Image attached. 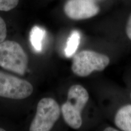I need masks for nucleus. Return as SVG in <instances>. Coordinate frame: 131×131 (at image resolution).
Instances as JSON below:
<instances>
[{
    "instance_id": "7ed1b4c3",
    "label": "nucleus",
    "mask_w": 131,
    "mask_h": 131,
    "mask_svg": "<svg viewBox=\"0 0 131 131\" xmlns=\"http://www.w3.org/2000/svg\"><path fill=\"white\" fill-rule=\"evenodd\" d=\"M110 59L107 55L92 50H83L73 58L72 70L81 77H88L94 71H102L109 65Z\"/></svg>"
},
{
    "instance_id": "1a4fd4ad",
    "label": "nucleus",
    "mask_w": 131,
    "mask_h": 131,
    "mask_svg": "<svg viewBox=\"0 0 131 131\" xmlns=\"http://www.w3.org/2000/svg\"><path fill=\"white\" fill-rule=\"evenodd\" d=\"M80 42V34L78 31L74 30L71 33L67 41L65 54L67 57H72L77 50Z\"/></svg>"
},
{
    "instance_id": "4468645a",
    "label": "nucleus",
    "mask_w": 131,
    "mask_h": 131,
    "mask_svg": "<svg viewBox=\"0 0 131 131\" xmlns=\"http://www.w3.org/2000/svg\"><path fill=\"white\" fill-rule=\"evenodd\" d=\"M0 131H5V129L3 128H0Z\"/></svg>"
},
{
    "instance_id": "20e7f679",
    "label": "nucleus",
    "mask_w": 131,
    "mask_h": 131,
    "mask_svg": "<svg viewBox=\"0 0 131 131\" xmlns=\"http://www.w3.org/2000/svg\"><path fill=\"white\" fill-rule=\"evenodd\" d=\"M61 109L52 98H44L37 104V112L29 127L30 131H49L60 117Z\"/></svg>"
},
{
    "instance_id": "6e6552de",
    "label": "nucleus",
    "mask_w": 131,
    "mask_h": 131,
    "mask_svg": "<svg viewBox=\"0 0 131 131\" xmlns=\"http://www.w3.org/2000/svg\"><path fill=\"white\" fill-rule=\"evenodd\" d=\"M46 32L38 26H34L30 33V41L33 48L37 52H41L42 41L45 37Z\"/></svg>"
},
{
    "instance_id": "2eb2a0df",
    "label": "nucleus",
    "mask_w": 131,
    "mask_h": 131,
    "mask_svg": "<svg viewBox=\"0 0 131 131\" xmlns=\"http://www.w3.org/2000/svg\"><path fill=\"white\" fill-rule=\"evenodd\" d=\"M130 97H131V95H130Z\"/></svg>"
},
{
    "instance_id": "f257e3e1",
    "label": "nucleus",
    "mask_w": 131,
    "mask_h": 131,
    "mask_svg": "<svg viewBox=\"0 0 131 131\" xmlns=\"http://www.w3.org/2000/svg\"><path fill=\"white\" fill-rule=\"evenodd\" d=\"M89 100V94L79 84L73 85L69 89L68 100L61 106V112L65 122L72 128L81 126V112Z\"/></svg>"
},
{
    "instance_id": "0eeeda50",
    "label": "nucleus",
    "mask_w": 131,
    "mask_h": 131,
    "mask_svg": "<svg viewBox=\"0 0 131 131\" xmlns=\"http://www.w3.org/2000/svg\"><path fill=\"white\" fill-rule=\"evenodd\" d=\"M115 125L124 131H131V105L123 106L115 117Z\"/></svg>"
},
{
    "instance_id": "f8f14e48",
    "label": "nucleus",
    "mask_w": 131,
    "mask_h": 131,
    "mask_svg": "<svg viewBox=\"0 0 131 131\" xmlns=\"http://www.w3.org/2000/svg\"><path fill=\"white\" fill-rule=\"evenodd\" d=\"M126 31V34L127 37L130 39V40H131V15L130 17H129L128 21H127Z\"/></svg>"
},
{
    "instance_id": "ddd939ff",
    "label": "nucleus",
    "mask_w": 131,
    "mask_h": 131,
    "mask_svg": "<svg viewBox=\"0 0 131 131\" xmlns=\"http://www.w3.org/2000/svg\"><path fill=\"white\" fill-rule=\"evenodd\" d=\"M104 130L105 131H117L118 130L115 128H113V127H107V128H106L105 129H104Z\"/></svg>"
},
{
    "instance_id": "9d476101",
    "label": "nucleus",
    "mask_w": 131,
    "mask_h": 131,
    "mask_svg": "<svg viewBox=\"0 0 131 131\" xmlns=\"http://www.w3.org/2000/svg\"><path fill=\"white\" fill-rule=\"evenodd\" d=\"M19 3V0H0V10H11L16 7Z\"/></svg>"
},
{
    "instance_id": "423d86ee",
    "label": "nucleus",
    "mask_w": 131,
    "mask_h": 131,
    "mask_svg": "<svg viewBox=\"0 0 131 131\" xmlns=\"http://www.w3.org/2000/svg\"><path fill=\"white\" fill-rule=\"evenodd\" d=\"M64 10L69 18L81 20L95 16L99 12L100 8L94 0H68Z\"/></svg>"
},
{
    "instance_id": "39448f33",
    "label": "nucleus",
    "mask_w": 131,
    "mask_h": 131,
    "mask_svg": "<svg viewBox=\"0 0 131 131\" xmlns=\"http://www.w3.org/2000/svg\"><path fill=\"white\" fill-rule=\"evenodd\" d=\"M33 91L34 88L29 81L0 70V96L23 100L29 97Z\"/></svg>"
},
{
    "instance_id": "f03ea898",
    "label": "nucleus",
    "mask_w": 131,
    "mask_h": 131,
    "mask_svg": "<svg viewBox=\"0 0 131 131\" xmlns=\"http://www.w3.org/2000/svg\"><path fill=\"white\" fill-rule=\"evenodd\" d=\"M29 58L21 46L14 41H4L0 43V66L20 75L27 69Z\"/></svg>"
},
{
    "instance_id": "9b49d317",
    "label": "nucleus",
    "mask_w": 131,
    "mask_h": 131,
    "mask_svg": "<svg viewBox=\"0 0 131 131\" xmlns=\"http://www.w3.org/2000/svg\"><path fill=\"white\" fill-rule=\"evenodd\" d=\"M7 36V27L4 19L0 16V43L4 41Z\"/></svg>"
}]
</instances>
